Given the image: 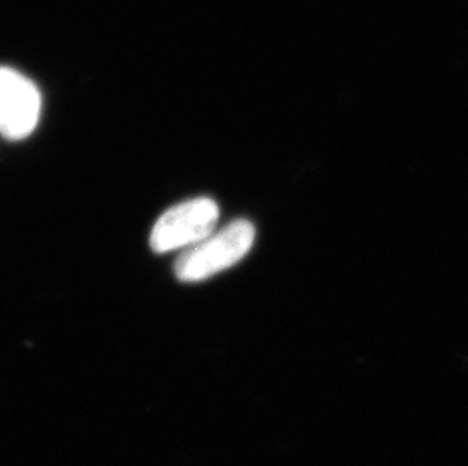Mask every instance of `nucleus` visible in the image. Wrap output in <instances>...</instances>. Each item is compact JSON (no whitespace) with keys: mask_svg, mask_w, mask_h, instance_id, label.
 Instances as JSON below:
<instances>
[{"mask_svg":"<svg viewBox=\"0 0 468 466\" xmlns=\"http://www.w3.org/2000/svg\"><path fill=\"white\" fill-rule=\"evenodd\" d=\"M41 114V96L31 80L0 67V133L8 140L27 138Z\"/></svg>","mask_w":468,"mask_h":466,"instance_id":"nucleus-3","label":"nucleus"},{"mask_svg":"<svg viewBox=\"0 0 468 466\" xmlns=\"http://www.w3.org/2000/svg\"><path fill=\"white\" fill-rule=\"evenodd\" d=\"M220 209L212 198H191L170 207L159 217L149 238L155 253L190 249L204 241L214 230Z\"/></svg>","mask_w":468,"mask_h":466,"instance_id":"nucleus-2","label":"nucleus"},{"mask_svg":"<svg viewBox=\"0 0 468 466\" xmlns=\"http://www.w3.org/2000/svg\"><path fill=\"white\" fill-rule=\"evenodd\" d=\"M255 241V228L248 220H237L218 232H212L199 244L186 249L176 262L177 281L193 283L207 281L239 264Z\"/></svg>","mask_w":468,"mask_h":466,"instance_id":"nucleus-1","label":"nucleus"}]
</instances>
